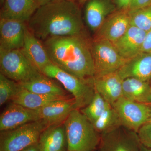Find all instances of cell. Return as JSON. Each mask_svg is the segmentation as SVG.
<instances>
[{"label": "cell", "mask_w": 151, "mask_h": 151, "mask_svg": "<svg viewBox=\"0 0 151 151\" xmlns=\"http://www.w3.org/2000/svg\"><path fill=\"white\" fill-rule=\"evenodd\" d=\"M75 104L72 97L53 101L36 110L40 120L46 122L50 127L64 123L71 111L76 109Z\"/></svg>", "instance_id": "cell-15"}, {"label": "cell", "mask_w": 151, "mask_h": 151, "mask_svg": "<svg viewBox=\"0 0 151 151\" xmlns=\"http://www.w3.org/2000/svg\"><path fill=\"white\" fill-rule=\"evenodd\" d=\"M91 40L85 34L51 37L42 43L52 63L76 77L90 80L95 75Z\"/></svg>", "instance_id": "cell-2"}, {"label": "cell", "mask_w": 151, "mask_h": 151, "mask_svg": "<svg viewBox=\"0 0 151 151\" xmlns=\"http://www.w3.org/2000/svg\"><path fill=\"white\" fill-rule=\"evenodd\" d=\"M142 52H151V30L146 33Z\"/></svg>", "instance_id": "cell-30"}, {"label": "cell", "mask_w": 151, "mask_h": 151, "mask_svg": "<svg viewBox=\"0 0 151 151\" xmlns=\"http://www.w3.org/2000/svg\"></svg>", "instance_id": "cell-39"}, {"label": "cell", "mask_w": 151, "mask_h": 151, "mask_svg": "<svg viewBox=\"0 0 151 151\" xmlns=\"http://www.w3.org/2000/svg\"><path fill=\"white\" fill-rule=\"evenodd\" d=\"M151 6V0H131L128 10H137Z\"/></svg>", "instance_id": "cell-29"}, {"label": "cell", "mask_w": 151, "mask_h": 151, "mask_svg": "<svg viewBox=\"0 0 151 151\" xmlns=\"http://www.w3.org/2000/svg\"><path fill=\"white\" fill-rule=\"evenodd\" d=\"M1 10V19L27 22L40 6L36 0H5Z\"/></svg>", "instance_id": "cell-19"}, {"label": "cell", "mask_w": 151, "mask_h": 151, "mask_svg": "<svg viewBox=\"0 0 151 151\" xmlns=\"http://www.w3.org/2000/svg\"><path fill=\"white\" fill-rule=\"evenodd\" d=\"M150 84L151 86V78L150 80Z\"/></svg>", "instance_id": "cell-38"}, {"label": "cell", "mask_w": 151, "mask_h": 151, "mask_svg": "<svg viewBox=\"0 0 151 151\" xmlns=\"http://www.w3.org/2000/svg\"><path fill=\"white\" fill-rule=\"evenodd\" d=\"M27 24L13 19H0V50L21 49L24 44Z\"/></svg>", "instance_id": "cell-11"}, {"label": "cell", "mask_w": 151, "mask_h": 151, "mask_svg": "<svg viewBox=\"0 0 151 151\" xmlns=\"http://www.w3.org/2000/svg\"><path fill=\"white\" fill-rule=\"evenodd\" d=\"M112 107L119 116L122 126L137 133L150 119V105L134 102L122 96Z\"/></svg>", "instance_id": "cell-8"}, {"label": "cell", "mask_w": 151, "mask_h": 151, "mask_svg": "<svg viewBox=\"0 0 151 151\" xmlns=\"http://www.w3.org/2000/svg\"><path fill=\"white\" fill-rule=\"evenodd\" d=\"M49 127L42 120L28 123L0 133V151H19L38 142L42 132Z\"/></svg>", "instance_id": "cell-5"}, {"label": "cell", "mask_w": 151, "mask_h": 151, "mask_svg": "<svg viewBox=\"0 0 151 151\" xmlns=\"http://www.w3.org/2000/svg\"><path fill=\"white\" fill-rule=\"evenodd\" d=\"M39 6L44 5L53 0H36Z\"/></svg>", "instance_id": "cell-33"}, {"label": "cell", "mask_w": 151, "mask_h": 151, "mask_svg": "<svg viewBox=\"0 0 151 151\" xmlns=\"http://www.w3.org/2000/svg\"><path fill=\"white\" fill-rule=\"evenodd\" d=\"M123 97L137 103L151 105V86L150 82L135 78L123 80Z\"/></svg>", "instance_id": "cell-22"}, {"label": "cell", "mask_w": 151, "mask_h": 151, "mask_svg": "<svg viewBox=\"0 0 151 151\" xmlns=\"http://www.w3.org/2000/svg\"><path fill=\"white\" fill-rule=\"evenodd\" d=\"M70 98H71L69 95L52 96L37 94L20 86L18 92L12 100V102L28 109L37 110L53 101Z\"/></svg>", "instance_id": "cell-21"}, {"label": "cell", "mask_w": 151, "mask_h": 151, "mask_svg": "<svg viewBox=\"0 0 151 151\" xmlns=\"http://www.w3.org/2000/svg\"><path fill=\"white\" fill-rule=\"evenodd\" d=\"M117 72L123 80L132 78L150 82L151 78V52H141L127 59Z\"/></svg>", "instance_id": "cell-14"}, {"label": "cell", "mask_w": 151, "mask_h": 151, "mask_svg": "<svg viewBox=\"0 0 151 151\" xmlns=\"http://www.w3.org/2000/svg\"><path fill=\"white\" fill-rule=\"evenodd\" d=\"M71 1L77 3L79 6H82L85 4V3L88 0H71Z\"/></svg>", "instance_id": "cell-34"}, {"label": "cell", "mask_w": 151, "mask_h": 151, "mask_svg": "<svg viewBox=\"0 0 151 151\" xmlns=\"http://www.w3.org/2000/svg\"><path fill=\"white\" fill-rule=\"evenodd\" d=\"M80 6L71 0H53L40 6L27 25L43 42L51 37L85 34Z\"/></svg>", "instance_id": "cell-1"}, {"label": "cell", "mask_w": 151, "mask_h": 151, "mask_svg": "<svg viewBox=\"0 0 151 151\" xmlns=\"http://www.w3.org/2000/svg\"><path fill=\"white\" fill-rule=\"evenodd\" d=\"M19 151H40L37 143L27 147Z\"/></svg>", "instance_id": "cell-32"}, {"label": "cell", "mask_w": 151, "mask_h": 151, "mask_svg": "<svg viewBox=\"0 0 151 151\" xmlns=\"http://www.w3.org/2000/svg\"><path fill=\"white\" fill-rule=\"evenodd\" d=\"M5 1V0H0V2H1V4L2 5L3 4H4V2Z\"/></svg>", "instance_id": "cell-37"}, {"label": "cell", "mask_w": 151, "mask_h": 151, "mask_svg": "<svg viewBox=\"0 0 151 151\" xmlns=\"http://www.w3.org/2000/svg\"><path fill=\"white\" fill-rule=\"evenodd\" d=\"M137 134L142 145L151 149V122L143 125Z\"/></svg>", "instance_id": "cell-28"}, {"label": "cell", "mask_w": 151, "mask_h": 151, "mask_svg": "<svg viewBox=\"0 0 151 151\" xmlns=\"http://www.w3.org/2000/svg\"><path fill=\"white\" fill-rule=\"evenodd\" d=\"M123 79L116 71L94 77L93 84L95 91L113 106L123 96Z\"/></svg>", "instance_id": "cell-16"}, {"label": "cell", "mask_w": 151, "mask_h": 151, "mask_svg": "<svg viewBox=\"0 0 151 151\" xmlns=\"http://www.w3.org/2000/svg\"><path fill=\"white\" fill-rule=\"evenodd\" d=\"M130 26L129 11L117 10L105 20L94 33L93 39L106 40L114 43L124 35Z\"/></svg>", "instance_id": "cell-10"}, {"label": "cell", "mask_w": 151, "mask_h": 151, "mask_svg": "<svg viewBox=\"0 0 151 151\" xmlns=\"http://www.w3.org/2000/svg\"><path fill=\"white\" fill-rule=\"evenodd\" d=\"M20 85L16 81L0 73V105L12 101L19 91Z\"/></svg>", "instance_id": "cell-26"}, {"label": "cell", "mask_w": 151, "mask_h": 151, "mask_svg": "<svg viewBox=\"0 0 151 151\" xmlns=\"http://www.w3.org/2000/svg\"><path fill=\"white\" fill-rule=\"evenodd\" d=\"M146 33L145 31L131 25L124 35L113 44L123 57L130 59L142 52Z\"/></svg>", "instance_id": "cell-17"}, {"label": "cell", "mask_w": 151, "mask_h": 151, "mask_svg": "<svg viewBox=\"0 0 151 151\" xmlns=\"http://www.w3.org/2000/svg\"><path fill=\"white\" fill-rule=\"evenodd\" d=\"M0 71L19 83L29 81L41 73L21 49L0 50Z\"/></svg>", "instance_id": "cell-6"}, {"label": "cell", "mask_w": 151, "mask_h": 151, "mask_svg": "<svg viewBox=\"0 0 151 151\" xmlns=\"http://www.w3.org/2000/svg\"><path fill=\"white\" fill-rule=\"evenodd\" d=\"M150 119L148 122H151V105H150Z\"/></svg>", "instance_id": "cell-36"}, {"label": "cell", "mask_w": 151, "mask_h": 151, "mask_svg": "<svg viewBox=\"0 0 151 151\" xmlns=\"http://www.w3.org/2000/svg\"><path fill=\"white\" fill-rule=\"evenodd\" d=\"M90 47L95 68L94 77L116 72L127 61L109 41L92 39Z\"/></svg>", "instance_id": "cell-7"}, {"label": "cell", "mask_w": 151, "mask_h": 151, "mask_svg": "<svg viewBox=\"0 0 151 151\" xmlns=\"http://www.w3.org/2000/svg\"><path fill=\"white\" fill-rule=\"evenodd\" d=\"M93 124L101 136L122 127L119 116L112 106L108 107Z\"/></svg>", "instance_id": "cell-24"}, {"label": "cell", "mask_w": 151, "mask_h": 151, "mask_svg": "<svg viewBox=\"0 0 151 151\" xmlns=\"http://www.w3.org/2000/svg\"><path fill=\"white\" fill-rule=\"evenodd\" d=\"M37 144L40 151H67L64 123L47 127L41 134Z\"/></svg>", "instance_id": "cell-20"}, {"label": "cell", "mask_w": 151, "mask_h": 151, "mask_svg": "<svg viewBox=\"0 0 151 151\" xmlns=\"http://www.w3.org/2000/svg\"><path fill=\"white\" fill-rule=\"evenodd\" d=\"M142 151H151V149L146 147H144V146L142 145Z\"/></svg>", "instance_id": "cell-35"}, {"label": "cell", "mask_w": 151, "mask_h": 151, "mask_svg": "<svg viewBox=\"0 0 151 151\" xmlns=\"http://www.w3.org/2000/svg\"><path fill=\"white\" fill-rule=\"evenodd\" d=\"M19 84L24 89L37 94L52 96L68 95L65 90L53 81L52 78L42 73L29 81Z\"/></svg>", "instance_id": "cell-23"}, {"label": "cell", "mask_w": 151, "mask_h": 151, "mask_svg": "<svg viewBox=\"0 0 151 151\" xmlns=\"http://www.w3.org/2000/svg\"><path fill=\"white\" fill-rule=\"evenodd\" d=\"M21 50L41 73L45 66L52 63L42 42L36 37L27 27L24 44Z\"/></svg>", "instance_id": "cell-18"}, {"label": "cell", "mask_w": 151, "mask_h": 151, "mask_svg": "<svg viewBox=\"0 0 151 151\" xmlns=\"http://www.w3.org/2000/svg\"><path fill=\"white\" fill-rule=\"evenodd\" d=\"M131 25L147 32L151 30V6L129 12Z\"/></svg>", "instance_id": "cell-27"}, {"label": "cell", "mask_w": 151, "mask_h": 151, "mask_svg": "<svg viewBox=\"0 0 151 151\" xmlns=\"http://www.w3.org/2000/svg\"><path fill=\"white\" fill-rule=\"evenodd\" d=\"M42 73L59 82L75 100L76 109L84 108L92 101L95 90L93 79L85 80L76 77L51 63L44 68Z\"/></svg>", "instance_id": "cell-4"}, {"label": "cell", "mask_w": 151, "mask_h": 151, "mask_svg": "<svg viewBox=\"0 0 151 151\" xmlns=\"http://www.w3.org/2000/svg\"><path fill=\"white\" fill-rule=\"evenodd\" d=\"M110 106L111 105L95 91L94 97L89 105L80 111L93 124Z\"/></svg>", "instance_id": "cell-25"}, {"label": "cell", "mask_w": 151, "mask_h": 151, "mask_svg": "<svg viewBox=\"0 0 151 151\" xmlns=\"http://www.w3.org/2000/svg\"><path fill=\"white\" fill-rule=\"evenodd\" d=\"M85 4V22L94 33L109 16L117 10L114 0H88Z\"/></svg>", "instance_id": "cell-13"}, {"label": "cell", "mask_w": 151, "mask_h": 151, "mask_svg": "<svg viewBox=\"0 0 151 151\" xmlns=\"http://www.w3.org/2000/svg\"><path fill=\"white\" fill-rule=\"evenodd\" d=\"M39 120L36 110L28 109L12 102L0 116V132L12 129Z\"/></svg>", "instance_id": "cell-12"}, {"label": "cell", "mask_w": 151, "mask_h": 151, "mask_svg": "<svg viewBox=\"0 0 151 151\" xmlns=\"http://www.w3.org/2000/svg\"><path fill=\"white\" fill-rule=\"evenodd\" d=\"M137 134L122 127L101 135L96 151H142Z\"/></svg>", "instance_id": "cell-9"}, {"label": "cell", "mask_w": 151, "mask_h": 151, "mask_svg": "<svg viewBox=\"0 0 151 151\" xmlns=\"http://www.w3.org/2000/svg\"><path fill=\"white\" fill-rule=\"evenodd\" d=\"M131 0H114L117 10H127L129 9Z\"/></svg>", "instance_id": "cell-31"}, {"label": "cell", "mask_w": 151, "mask_h": 151, "mask_svg": "<svg viewBox=\"0 0 151 151\" xmlns=\"http://www.w3.org/2000/svg\"><path fill=\"white\" fill-rule=\"evenodd\" d=\"M67 151H96L101 135L80 110L71 111L64 122Z\"/></svg>", "instance_id": "cell-3"}]
</instances>
